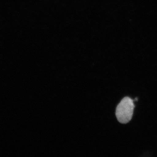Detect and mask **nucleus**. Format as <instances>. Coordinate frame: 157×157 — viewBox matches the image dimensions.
<instances>
[{"mask_svg": "<svg viewBox=\"0 0 157 157\" xmlns=\"http://www.w3.org/2000/svg\"><path fill=\"white\" fill-rule=\"evenodd\" d=\"M135 105L133 100L128 97L124 98L118 105L116 115L118 121L121 124H127L132 119Z\"/></svg>", "mask_w": 157, "mask_h": 157, "instance_id": "nucleus-1", "label": "nucleus"}]
</instances>
